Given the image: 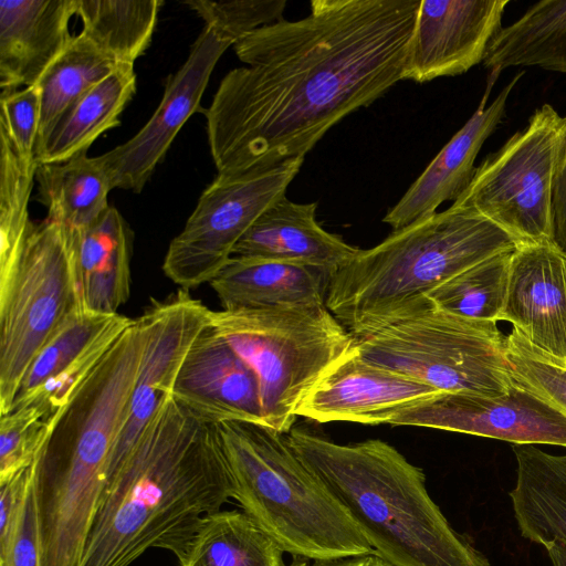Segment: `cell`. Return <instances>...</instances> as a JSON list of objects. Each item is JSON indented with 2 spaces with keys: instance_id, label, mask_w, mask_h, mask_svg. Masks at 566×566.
Instances as JSON below:
<instances>
[{
  "instance_id": "obj_27",
  "label": "cell",
  "mask_w": 566,
  "mask_h": 566,
  "mask_svg": "<svg viewBox=\"0 0 566 566\" xmlns=\"http://www.w3.org/2000/svg\"><path fill=\"white\" fill-rule=\"evenodd\" d=\"M35 180L46 218L75 232L91 226L109 207V174L101 156L90 157L87 150L62 163L39 164Z\"/></svg>"
},
{
  "instance_id": "obj_4",
  "label": "cell",
  "mask_w": 566,
  "mask_h": 566,
  "mask_svg": "<svg viewBox=\"0 0 566 566\" xmlns=\"http://www.w3.org/2000/svg\"><path fill=\"white\" fill-rule=\"evenodd\" d=\"M289 444L395 566H489L430 497L421 468L380 440L339 444L292 428Z\"/></svg>"
},
{
  "instance_id": "obj_23",
  "label": "cell",
  "mask_w": 566,
  "mask_h": 566,
  "mask_svg": "<svg viewBox=\"0 0 566 566\" xmlns=\"http://www.w3.org/2000/svg\"><path fill=\"white\" fill-rule=\"evenodd\" d=\"M333 272L310 265L233 255L210 282L222 310L325 304Z\"/></svg>"
},
{
  "instance_id": "obj_21",
  "label": "cell",
  "mask_w": 566,
  "mask_h": 566,
  "mask_svg": "<svg viewBox=\"0 0 566 566\" xmlns=\"http://www.w3.org/2000/svg\"><path fill=\"white\" fill-rule=\"evenodd\" d=\"M77 0L0 1V88L39 83L74 35L70 20Z\"/></svg>"
},
{
  "instance_id": "obj_37",
  "label": "cell",
  "mask_w": 566,
  "mask_h": 566,
  "mask_svg": "<svg viewBox=\"0 0 566 566\" xmlns=\"http://www.w3.org/2000/svg\"><path fill=\"white\" fill-rule=\"evenodd\" d=\"M0 132L10 140L14 153L25 163L36 161L41 120V92L38 84L2 92Z\"/></svg>"
},
{
  "instance_id": "obj_13",
  "label": "cell",
  "mask_w": 566,
  "mask_h": 566,
  "mask_svg": "<svg viewBox=\"0 0 566 566\" xmlns=\"http://www.w3.org/2000/svg\"><path fill=\"white\" fill-rule=\"evenodd\" d=\"M389 424L566 447V415L516 385L497 396L441 392L400 410Z\"/></svg>"
},
{
  "instance_id": "obj_15",
  "label": "cell",
  "mask_w": 566,
  "mask_h": 566,
  "mask_svg": "<svg viewBox=\"0 0 566 566\" xmlns=\"http://www.w3.org/2000/svg\"><path fill=\"white\" fill-rule=\"evenodd\" d=\"M509 0H421L403 80L465 73L483 62Z\"/></svg>"
},
{
  "instance_id": "obj_9",
  "label": "cell",
  "mask_w": 566,
  "mask_h": 566,
  "mask_svg": "<svg viewBox=\"0 0 566 566\" xmlns=\"http://www.w3.org/2000/svg\"><path fill=\"white\" fill-rule=\"evenodd\" d=\"M80 307L75 231L48 218L33 223L13 274L0 286L1 416L10 412L40 348Z\"/></svg>"
},
{
  "instance_id": "obj_30",
  "label": "cell",
  "mask_w": 566,
  "mask_h": 566,
  "mask_svg": "<svg viewBox=\"0 0 566 566\" xmlns=\"http://www.w3.org/2000/svg\"><path fill=\"white\" fill-rule=\"evenodd\" d=\"M161 0H77L81 33L118 64L134 65L151 42Z\"/></svg>"
},
{
  "instance_id": "obj_5",
  "label": "cell",
  "mask_w": 566,
  "mask_h": 566,
  "mask_svg": "<svg viewBox=\"0 0 566 566\" xmlns=\"http://www.w3.org/2000/svg\"><path fill=\"white\" fill-rule=\"evenodd\" d=\"M517 247L489 219L452 203L359 250L333 272L325 305L357 338L423 310L439 285Z\"/></svg>"
},
{
  "instance_id": "obj_43",
  "label": "cell",
  "mask_w": 566,
  "mask_h": 566,
  "mask_svg": "<svg viewBox=\"0 0 566 566\" xmlns=\"http://www.w3.org/2000/svg\"><path fill=\"white\" fill-rule=\"evenodd\" d=\"M286 566H311V564L306 558L293 557L292 562Z\"/></svg>"
},
{
  "instance_id": "obj_33",
  "label": "cell",
  "mask_w": 566,
  "mask_h": 566,
  "mask_svg": "<svg viewBox=\"0 0 566 566\" xmlns=\"http://www.w3.org/2000/svg\"><path fill=\"white\" fill-rule=\"evenodd\" d=\"M38 163H25L0 132V286L13 274L33 222L29 201Z\"/></svg>"
},
{
  "instance_id": "obj_31",
  "label": "cell",
  "mask_w": 566,
  "mask_h": 566,
  "mask_svg": "<svg viewBox=\"0 0 566 566\" xmlns=\"http://www.w3.org/2000/svg\"><path fill=\"white\" fill-rule=\"evenodd\" d=\"M119 65L81 32L73 36L38 83L41 120L36 149L75 102Z\"/></svg>"
},
{
  "instance_id": "obj_6",
  "label": "cell",
  "mask_w": 566,
  "mask_h": 566,
  "mask_svg": "<svg viewBox=\"0 0 566 566\" xmlns=\"http://www.w3.org/2000/svg\"><path fill=\"white\" fill-rule=\"evenodd\" d=\"M232 497L284 553L308 560L375 552L286 434L263 423L218 422Z\"/></svg>"
},
{
  "instance_id": "obj_42",
  "label": "cell",
  "mask_w": 566,
  "mask_h": 566,
  "mask_svg": "<svg viewBox=\"0 0 566 566\" xmlns=\"http://www.w3.org/2000/svg\"><path fill=\"white\" fill-rule=\"evenodd\" d=\"M553 566H566V545L559 542L545 545Z\"/></svg>"
},
{
  "instance_id": "obj_26",
  "label": "cell",
  "mask_w": 566,
  "mask_h": 566,
  "mask_svg": "<svg viewBox=\"0 0 566 566\" xmlns=\"http://www.w3.org/2000/svg\"><path fill=\"white\" fill-rule=\"evenodd\" d=\"M135 92L134 65H119L57 122L36 149L38 164L62 163L88 150L97 137L120 124L119 116Z\"/></svg>"
},
{
  "instance_id": "obj_35",
  "label": "cell",
  "mask_w": 566,
  "mask_h": 566,
  "mask_svg": "<svg viewBox=\"0 0 566 566\" xmlns=\"http://www.w3.org/2000/svg\"><path fill=\"white\" fill-rule=\"evenodd\" d=\"M0 484L30 467L49 438L55 421L33 403L11 410L0 419Z\"/></svg>"
},
{
  "instance_id": "obj_7",
  "label": "cell",
  "mask_w": 566,
  "mask_h": 566,
  "mask_svg": "<svg viewBox=\"0 0 566 566\" xmlns=\"http://www.w3.org/2000/svg\"><path fill=\"white\" fill-rule=\"evenodd\" d=\"M208 318L255 375L265 424L284 434L305 396L356 348L325 304L210 310Z\"/></svg>"
},
{
  "instance_id": "obj_20",
  "label": "cell",
  "mask_w": 566,
  "mask_h": 566,
  "mask_svg": "<svg viewBox=\"0 0 566 566\" xmlns=\"http://www.w3.org/2000/svg\"><path fill=\"white\" fill-rule=\"evenodd\" d=\"M172 395L214 422L265 424L255 375L209 318L181 365Z\"/></svg>"
},
{
  "instance_id": "obj_16",
  "label": "cell",
  "mask_w": 566,
  "mask_h": 566,
  "mask_svg": "<svg viewBox=\"0 0 566 566\" xmlns=\"http://www.w3.org/2000/svg\"><path fill=\"white\" fill-rule=\"evenodd\" d=\"M133 321L118 313L73 311L35 355L11 410L36 403L53 417Z\"/></svg>"
},
{
  "instance_id": "obj_38",
  "label": "cell",
  "mask_w": 566,
  "mask_h": 566,
  "mask_svg": "<svg viewBox=\"0 0 566 566\" xmlns=\"http://www.w3.org/2000/svg\"><path fill=\"white\" fill-rule=\"evenodd\" d=\"M32 473L33 464L0 484V562L11 551L32 482Z\"/></svg>"
},
{
  "instance_id": "obj_24",
  "label": "cell",
  "mask_w": 566,
  "mask_h": 566,
  "mask_svg": "<svg viewBox=\"0 0 566 566\" xmlns=\"http://www.w3.org/2000/svg\"><path fill=\"white\" fill-rule=\"evenodd\" d=\"M75 234L81 307L117 314L130 293L133 232L128 223L109 206L96 221Z\"/></svg>"
},
{
  "instance_id": "obj_12",
  "label": "cell",
  "mask_w": 566,
  "mask_h": 566,
  "mask_svg": "<svg viewBox=\"0 0 566 566\" xmlns=\"http://www.w3.org/2000/svg\"><path fill=\"white\" fill-rule=\"evenodd\" d=\"M209 311L188 290L180 289L163 301L151 300L137 317L144 339L140 365L127 420L109 459L104 492L123 469L164 400L172 394L191 345L208 324Z\"/></svg>"
},
{
  "instance_id": "obj_1",
  "label": "cell",
  "mask_w": 566,
  "mask_h": 566,
  "mask_svg": "<svg viewBox=\"0 0 566 566\" xmlns=\"http://www.w3.org/2000/svg\"><path fill=\"white\" fill-rule=\"evenodd\" d=\"M421 0H312L300 20L261 27L234 45L205 109L219 176L305 158L353 112L405 78Z\"/></svg>"
},
{
  "instance_id": "obj_39",
  "label": "cell",
  "mask_w": 566,
  "mask_h": 566,
  "mask_svg": "<svg viewBox=\"0 0 566 566\" xmlns=\"http://www.w3.org/2000/svg\"><path fill=\"white\" fill-rule=\"evenodd\" d=\"M0 566H41L40 537L32 482L9 555Z\"/></svg>"
},
{
  "instance_id": "obj_41",
  "label": "cell",
  "mask_w": 566,
  "mask_h": 566,
  "mask_svg": "<svg viewBox=\"0 0 566 566\" xmlns=\"http://www.w3.org/2000/svg\"><path fill=\"white\" fill-rule=\"evenodd\" d=\"M311 566H395L376 552L363 555L316 559Z\"/></svg>"
},
{
  "instance_id": "obj_2",
  "label": "cell",
  "mask_w": 566,
  "mask_h": 566,
  "mask_svg": "<svg viewBox=\"0 0 566 566\" xmlns=\"http://www.w3.org/2000/svg\"><path fill=\"white\" fill-rule=\"evenodd\" d=\"M232 497L218 422L169 395L103 493L78 566H129L149 548L180 560Z\"/></svg>"
},
{
  "instance_id": "obj_11",
  "label": "cell",
  "mask_w": 566,
  "mask_h": 566,
  "mask_svg": "<svg viewBox=\"0 0 566 566\" xmlns=\"http://www.w3.org/2000/svg\"><path fill=\"white\" fill-rule=\"evenodd\" d=\"M304 159L258 172L217 175L184 229L171 240L163 263L165 274L184 290L210 283L255 220L286 195Z\"/></svg>"
},
{
  "instance_id": "obj_18",
  "label": "cell",
  "mask_w": 566,
  "mask_h": 566,
  "mask_svg": "<svg viewBox=\"0 0 566 566\" xmlns=\"http://www.w3.org/2000/svg\"><path fill=\"white\" fill-rule=\"evenodd\" d=\"M500 73L499 69L491 70L478 109L443 146L401 199L388 210L382 221L392 231L436 213L441 203L454 202L467 190L476 169V156L504 118L509 96L523 75L517 73L488 105L489 95Z\"/></svg>"
},
{
  "instance_id": "obj_17",
  "label": "cell",
  "mask_w": 566,
  "mask_h": 566,
  "mask_svg": "<svg viewBox=\"0 0 566 566\" xmlns=\"http://www.w3.org/2000/svg\"><path fill=\"white\" fill-rule=\"evenodd\" d=\"M441 392L418 379L365 359L356 345L355 350L305 396L296 416L319 423H389L400 410Z\"/></svg>"
},
{
  "instance_id": "obj_3",
  "label": "cell",
  "mask_w": 566,
  "mask_h": 566,
  "mask_svg": "<svg viewBox=\"0 0 566 566\" xmlns=\"http://www.w3.org/2000/svg\"><path fill=\"white\" fill-rule=\"evenodd\" d=\"M143 333L135 318L67 403L33 463L41 566H78L125 427Z\"/></svg>"
},
{
  "instance_id": "obj_10",
  "label": "cell",
  "mask_w": 566,
  "mask_h": 566,
  "mask_svg": "<svg viewBox=\"0 0 566 566\" xmlns=\"http://www.w3.org/2000/svg\"><path fill=\"white\" fill-rule=\"evenodd\" d=\"M566 167V116L544 104L475 169L453 202L507 232L518 245L553 243V195Z\"/></svg>"
},
{
  "instance_id": "obj_19",
  "label": "cell",
  "mask_w": 566,
  "mask_h": 566,
  "mask_svg": "<svg viewBox=\"0 0 566 566\" xmlns=\"http://www.w3.org/2000/svg\"><path fill=\"white\" fill-rule=\"evenodd\" d=\"M499 321L512 323L531 345L566 365V254L556 245L515 249Z\"/></svg>"
},
{
  "instance_id": "obj_28",
  "label": "cell",
  "mask_w": 566,
  "mask_h": 566,
  "mask_svg": "<svg viewBox=\"0 0 566 566\" xmlns=\"http://www.w3.org/2000/svg\"><path fill=\"white\" fill-rule=\"evenodd\" d=\"M485 67L539 66L566 72V0L534 3L490 42Z\"/></svg>"
},
{
  "instance_id": "obj_25",
  "label": "cell",
  "mask_w": 566,
  "mask_h": 566,
  "mask_svg": "<svg viewBox=\"0 0 566 566\" xmlns=\"http://www.w3.org/2000/svg\"><path fill=\"white\" fill-rule=\"evenodd\" d=\"M513 451L517 480L510 495L522 536L544 546L566 545V454L532 444H515Z\"/></svg>"
},
{
  "instance_id": "obj_29",
  "label": "cell",
  "mask_w": 566,
  "mask_h": 566,
  "mask_svg": "<svg viewBox=\"0 0 566 566\" xmlns=\"http://www.w3.org/2000/svg\"><path fill=\"white\" fill-rule=\"evenodd\" d=\"M284 552L244 512L206 515L180 566H286Z\"/></svg>"
},
{
  "instance_id": "obj_22",
  "label": "cell",
  "mask_w": 566,
  "mask_h": 566,
  "mask_svg": "<svg viewBox=\"0 0 566 566\" xmlns=\"http://www.w3.org/2000/svg\"><path fill=\"white\" fill-rule=\"evenodd\" d=\"M316 202L297 203L286 195L273 202L243 234L233 255L276 260L334 272L360 249L324 230Z\"/></svg>"
},
{
  "instance_id": "obj_8",
  "label": "cell",
  "mask_w": 566,
  "mask_h": 566,
  "mask_svg": "<svg viewBox=\"0 0 566 566\" xmlns=\"http://www.w3.org/2000/svg\"><path fill=\"white\" fill-rule=\"evenodd\" d=\"M356 345L365 359L443 392L497 396L514 387L496 322L459 316L432 302L357 337Z\"/></svg>"
},
{
  "instance_id": "obj_14",
  "label": "cell",
  "mask_w": 566,
  "mask_h": 566,
  "mask_svg": "<svg viewBox=\"0 0 566 566\" xmlns=\"http://www.w3.org/2000/svg\"><path fill=\"white\" fill-rule=\"evenodd\" d=\"M234 43L203 28L182 66L169 77L148 122L124 144L101 155L114 188L140 192L175 137L199 108L219 59Z\"/></svg>"
},
{
  "instance_id": "obj_34",
  "label": "cell",
  "mask_w": 566,
  "mask_h": 566,
  "mask_svg": "<svg viewBox=\"0 0 566 566\" xmlns=\"http://www.w3.org/2000/svg\"><path fill=\"white\" fill-rule=\"evenodd\" d=\"M513 384L566 415V365L531 345L516 329L506 336Z\"/></svg>"
},
{
  "instance_id": "obj_32",
  "label": "cell",
  "mask_w": 566,
  "mask_h": 566,
  "mask_svg": "<svg viewBox=\"0 0 566 566\" xmlns=\"http://www.w3.org/2000/svg\"><path fill=\"white\" fill-rule=\"evenodd\" d=\"M514 251L494 254L472 265L431 291L428 298L449 313L497 322L507 298Z\"/></svg>"
},
{
  "instance_id": "obj_40",
  "label": "cell",
  "mask_w": 566,
  "mask_h": 566,
  "mask_svg": "<svg viewBox=\"0 0 566 566\" xmlns=\"http://www.w3.org/2000/svg\"><path fill=\"white\" fill-rule=\"evenodd\" d=\"M553 244L566 254V167L553 195Z\"/></svg>"
},
{
  "instance_id": "obj_36",
  "label": "cell",
  "mask_w": 566,
  "mask_h": 566,
  "mask_svg": "<svg viewBox=\"0 0 566 566\" xmlns=\"http://www.w3.org/2000/svg\"><path fill=\"white\" fill-rule=\"evenodd\" d=\"M206 23L234 44L248 33L280 21L285 0L185 1Z\"/></svg>"
}]
</instances>
